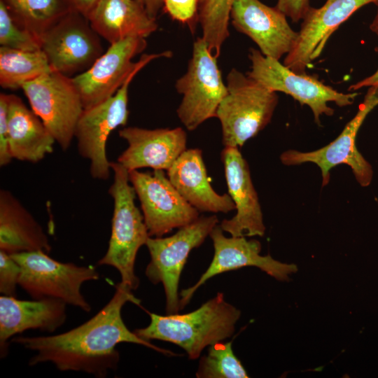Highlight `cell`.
<instances>
[{"label":"cell","instance_id":"obj_1","mask_svg":"<svg viewBox=\"0 0 378 378\" xmlns=\"http://www.w3.org/2000/svg\"><path fill=\"white\" fill-rule=\"evenodd\" d=\"M139 304L132 290L120 282L107 304L94 316L66 332L50 336H16L11 342L36 354L29 365L49 362L60 371L83 372L96 377H106L117 368L122 342L141 344L160 353L175 355L145 340L130 330L122 318L125 303Z\"/></svg>","mask_w":378,"mask_h":378},{"label":"cell","instance_id":"obj_2","mask_svg":"<svg viewBox=\"0 0 378 378\" xmlns=\"http://www.w3.org/2000/svg\"><path fill=\"white\" fill-rule=\"evenodd\" d=\"M150 322L134 332L149 341L158 340L175 344L184 349L190 359L199 358L202 350L230 337L241 312L225 300L223 293L204 303L196 310L158 315L149 313Z\"/></svg>","mask_w":378,"mask_h":378},{"label":"cell","instance_id":"obj_3","mask_svg":"<svg viewBox=\"0 0 378 378\" xmlns=\"http://www.w3.org/2000/svg\"><path fill=\"white\" fill-rule=\"evenodd\" d=\"M113 173L108 193L113 200L111 233L105 255L99 265L115 268L121 283L132 290L139 286L134 273L137 252L150 237L143 214L135 204L136 192L129 180V172L118 162H111Z\"/></svg>","mask_w":378,"mask_h":378},{"label":"cell","instance_id":"obj_4","mask_svg":"<svg viewBox=\"0 0 378 378\" xmlns=\"http://www.w3.org/2000/svg\"><path fill=\"white\" fill-rule=\"evenodd\" d=\"M227 93L216 118L221 125L225 147H241L271 121L278 104L276 92L233 68L226 78Z\"/></svg>","mask_w":378,"mask_h":378},{"label":"cell","instance_id":"obj_5","mask_svg":"<svg viewBox=\"0 0 378 378\" xmlns=\"http://www.w3.org/2000/svg\"><path fill=\"white\" fill-rule=\"evenodd\" d=\"M167 50L159 53L144 54L137 65L114 95L88 108H84L76 126L80 155L90 161V173L94 179L106 180L111 171L106 157L107 139L114 130L126 125L128 120V90L137 73L153 59L171 57Z\"/></svg>","mask_w":378,"mask_h":378},{"label":"cell","instance_id":"obj_6","mask_svg":"<svg viewBox=\"0 0 378 378\" xmlns=\"http://www.w3.org/2000/svg\"><path fill=\"white\" fill-rule=\"evenodd\" d=\"M10 255L21 269L18 285L33 299H57L84 312L91 310L81 287L99 279L95 267L62 262L42 251Z\"/></svg>","mask_w":378,"mask_h":378},{"label":"cell","instance_id":"obj_7","mask_svg":"<svg viewBox=\"0 0 378 378\" xmlns=\"http://www.w3.org/2000/svg\"><path fill=\"white\" fill-rule=\"evenodd\" d=\"M175 88L182 95L177 116L187 130H195L206 120L216 118L227 88L217 58L202 37L195 41L187 71L176 80Z\"/></svg>","mask_w":378,"mask_h":378},{"label":"cell","instance_id":"obj_8","mask_svg":"<svg viewBox=\"0 0 378 378\" xmlns=\"http://www.w3.org/2000/svg\"><path fill=\"white\" fill-rule=\"evenodd\" d=\"M248 58L251 66L246 73L248 76L272 91L286 93L300 104L308 106L318 125L322 115H333L334 109L328 105L329 102L339 106H349L358 95L354 92H338L316 77L296 73L279 60L265 56L259 50L250 48Z\"/></svg>","mask_w":378,"mask_h":378},{"label":"cell","instance_id":"obj_9","mask_svg":"<svg viewBox=\"0 0 378 378\" xmlns=\"http://www.w3.org/2000/svg\"><path fill=\"white\" fill-rule=\"evenodd\" d=\"M218 223L216 215L202 216L172 236L148 239L146 246L150 260L146 275L153 284H162L168 314L178 313L180 309L178 283L190 251L204 242Z\"/></svg>","mask_w":378,"mask_h":378},{"label":"cell","instance_id":"obj_10","mask_svg":"<svg viewBox=\"0 0 378 378\" xmlns=\"http://www.w3.org/2000/svg\"><path fill=\"white\" fill-rule=\"evenodd\" d=\"M21 89L55 141L67 150L84 109L71 77L52 71L23 84Z\"/></svg>","mask_w":378,"mask_h":378},{"label":"cell","instance_id":"obj_11","mask_svg":"<svg viewBox=\"0 0 378 378\" xmlns=\"http://www.w3.org/2000/svg\"><path fill=\"white\" fill-rule=\"evenodd\" d=\"M39 42L52 70L69 77L88 70L104 53L100 36L76 9L48 29Z\"/></svg>","mask_w":378,"mask_h":378},{"label":"cell","instance_id":"obj_12","mask_svg":"<svg viewBox=\"0 0 378 378\" xmlns=\"http://www.w3.org/2000/svg\"><path fill=\"white\" fill-rule=\"evenodd\" d=\"M377 105L378 85L369 87L356 114L334 141L309 152L288 150L280 155L281 162L288 166L305 162L316 164L321 169L323 186L330 181V170L340 164H345L351 167L361 186H368L373 177L372 167L358 150L356 140L368 114Z\"/></svg>","mask_w":378,"mask_h":378},{"label":"cell","instance_id":"obj_13","mask_svg":"<svg viewBox=\"0 0 378 378\" xmlns=\"http://www.w3.org/2000/svg\"><path fill=\"white\" fill-rule=\"evenodd\" d=\"M128 172L150 237H162L200 217V211L181 196L164 170L155 169L153 173Z\"/></svg>","mask_w":378,"mask_h":378},{"label":"cell","instance_id":"obj_14","mask_svg":"<svg viewBox=\"0 0 378 378\" xmlns=\"http://www.w3.org/2000/svg\"><path fill=\"white\" fill-rule=\"evenodd\" d=\"M214 244V255L207 270L192 286L181 292L180 309L190 301L194 293L203 284L219 274L244 267H258L279 281H288L289 274L298 271L295 264L274 260L270 255H261V244L244 236L227 237L220 225H216L210 234Z\"/></svg>","mask_w":378,"mask_h":378},{"label":"cell","instance_id":"obj_15","mask_svg":"<svg viewBox=\"0 0 378 378\" xmlns=\"http://www.w3.org/2000/svg\"><path fill=\"white\" fill-rule=\"evenodd\" d=\"M147 46L146 38L129 37L110 46L85 71L71 77L84 108L110 98L137 65L132 59Z\"/></svg>","mask_w":378,"mask_h":378},{"label":"cell","instance_id":"obj_16","mask_svg":"<svg viewBox=\"0 0 378 378\" xmlns=\"http://www.w3.org/2000/svg\"><path fill=\"white\" fill-rule=\"evenodd\" d=\"M378 0H327L320 8L310 7L302 20L297 40L284 64L298 74H306L312 61L323 52L332 34L363 6Z\"/></svg>","mask_w":378,"mask_h":378},{"label":"cell","instance_id":"obj_17","mask_svg":"<svg viewBox=\"0 0 378 378\" xmlns=\"http://www.w3.org/2000/svg\"><path fill=\"white\" fill-rule=\"evenodd\" d=\"M230 20L233 27L256 43L265 56L277 60L290 51L298 36L281 11L260 0H234Z\"/></svg>","mask_w":378,"mask_h":378},{"label":"cell","instance_id":"obj_18","mask_svg":"<svg viewBox=\"0 0 378 378\" xmlns=\"http://www.w3.org/2000/svg\"><path fill=\"white\" fill-rule=\"evenodd\" d=\"M221 161L228 194L237 213L232 218L223 220L220 227L234 237L263 236V216L246 160L238 147H225L221 152Z\"/></svg>","mask_w":378,"mask_h":378},{"label":"cell","instance_id":"obj_19","mask_svg":"<svg viewBox=\"0 0 378 378\" xmlns=\"http://www.w3.org/2000/svg\"><path fill=\"white\" fill-rule=\"evenodd\" d=\"M118 134L128 146L117 162L128 171L147 167L167 171L186 150L187 135L181 127H126Z\"/></svg>","mask_w":378,"mask_h":378},{"label":"cell","instance_id":"obj_20","mask_svg":"<svg viewBox=\"0 0 378 378\" xmlns=\"http://www.w3.org/2000/svg\"><path fill=\"white\" fill-rule=\"evenodd\" d=\"M66 304L52 298L18 300L0 297V354L8 353L9 340L27 330L53 332L66 319Z\"/></svg>","mask_w":378,"mask_h":378},{"label":"cell","instance_id":"obj_21","mask_svg":"<svg viewBox=\"0 0 378 378\" xmlns=\"http://www.w3.org/2000/svg\"><path fill=\"white\" fill-rule=\"evenodd\" d=\"M167 175L181 196L200 212L227 214L235 210L229 194L220 195L212 188L201 149H186L167 170Z\"/></svg>","mask_w":378,"mask_h":378},{"label":"cell","instance_id":"obj_22","mask_svg":"<svg viewBox=\"0 0 378 378\" xmlns=\"http://www.w3.org/2000/svg\"><path fill=\"white\" fill-rule=\"evenodd\" d=\"M86 17L110 44L132 36L146 38L158 29L156 19L134 0H97Z\"/></svg>","mask_w":378,"mask_h":378},{"label":"cell","instance_id":"obj_23","mask_svg":"<svg viewBox=\"0 0 378 378\" xmlns=\"http://www.w3.org/2000/svg\"><path fill=\"white\" fill-rule=\"evenodd\" d=\"M8 132L11 157L20 161H41L56 142L41 119L15 94H8Z\"/></svg>","mask_w":378,"mask_h":378},{"label":"cell","instance_id":"obj_24","mask_svg":"<svg viewBox=\"0 0 378 378\" xmlns=\"http://www.w3.org/2000/svg\"><path fill=\"white\" fill-rule=\"evenodd\" d=\"M52 249L41 225L9 190H0V250L8 254Z\"/></svg>","mask_w":378,"mask_h":378},{"label":"cell","instance_id":"obj_25","mask_svg":"<svg viewBox=\"0 0 378 378\" xmlns=\"http://www.w3.org/2000/svg\"><path fill=\"white\" fill-rule=\"evenodd\" d=\"M0 1L16 24L38 41L48 29L75 9L70 0Z\"/></svg>","mask_w":378,"mask_h":378},{"label":"cell","instance_id":"obj_26","mask_svg":"<svg viewBox=\"0 0 378 378\" xmlns=\"http://www.w3.org/2000/svg\"><path fill=\"white\" fill-rule=\"evenodd\" d=\"M52 70L41 50L26 51L0 47V85L16 90Z\"/></svg>","mask_w":378,"mask_h":378},{"label":"cell","instance_id":"obj_27","mask_svg":"<svg viewBox=\"0 0 378 378\" xmlns=\"http://www.w3.org/2000/svg\"><path fill=\"white\" fill-rule=\"evenodd\" d=\"M234 1H198L197 21L202 28V37L216 58L230 36L228 26Z\"/></svg>","mask_w":378,"mask_h":378},{"label":"cell","instance_id":"obj_28","mask_svg":"<svg viewBox=\"0 0 378 378\" xmlns=\"http://www.w3.org/2000/svg\"><path fill=\"white\" fill-rule=\"evenodd\" d=\"M207 355L201 358L198 378H248L241 361L235 356L232 342H219L209 346Z\"/></svg>","mask_w":378,"mask_h":378},{"label":"cell","instance_id":"obj_29","mask_svg":"<svg viewBox=\"0 0 378 378\" xmlns=\"http://www.w3.org/2000/svg\"><path fill=\"white\" fill-rule=\"evenodd\" d=\"M0 45L26 51L41 50L39 41L16 24L1 1H0Z\"/></svg>","mask_w":378,"mask_h":378},{"label":"cell","instance_id":"obj_30","mask_svg":"<svg viewBox=\"0 0 378 378\" xmlns=\"http://www.w3.org/2000/svg\"><path fill=\"white\" fill-rule=\"evenodd\" d=\"M199 0H164L163 10L171 18L187 24L195 31Z\"/></svg>","mask_w":378,"mask_h":378},{"label":"cell","instance_id":"obj_31","mask_svg":"<svg viewBox=\"0 0 378 378\" xmlns=\"http://www.w3.org/2000/svg\"><path fill=\"white\" fill-rule=\"evenodd\" d=\"M21 269L10 254L0 250V293L3 295L16 297Z\"/></svg>","mask_w":378,"mask_h":378},{"label":"cell","instance_id":"obj_32","mask_svg":"<svg viewBox=\"0 0 378 378\" xmlns=\"http://www.w3.org/2000/svg\"><path fill=\"white\" fill-rule=\"evenodd\" d=\"M8 94H0V166L8 164L13 158L10 153L8 132Z\"/></svg>","mask_w":378,"mask_h":378},{"label":"cell","instance_id":"obj_33","mask_svg":"<svg viewBox=\"0 0 378 378\" xmlns=\"http://www.w3.org/2000/svg\"><path fill=\"white\" fill-rule=\"evenodd\" d=\"M275 7L297 22L304 19L311 6L309 0H278Z\"/></svg>","mask_w":378,"mask_h":378},{"label":"cell","instance_id":"obj_34","mask_svg":"<svg viewBox=\"0 0 378 378\" xmlns=\"http://www.w3.org/2000/svg\"><path fill=\"white\" fill-rule=\"evenodd\" d=\"M142 5L149 15L156 19L161 9H163L164 0H134Z\"/></svg>","mask_w":378,"mask_h":378},{"label":"cell","instance_id":"obj_35","mask_svg":"<svg viewBox=\"0 0 378 378\" xmlns=\"http://www.w3.org/2000/svg\"><path fill=\"white\" fill-rule=\"evenodd\" d=\"M374 50L378 52V47L374 48ZM378 85V69L372 75L365 78L364 79L358 81L357 83L350 85L349 91H356L364 87H371Z\"/></svg>","mask_w":378,"mask_h":378},{"label":"cell","instance_id":"obj_36","mask_svg":"<svg viewBox=\"0 0 378 378\" xmlns=\"http://www.w3.org/2000/svg\"><path fill=\"white\" fill-rule=\"evenodd\" d=\"M70 1L75 9L87 16L97 0H70Z\"/></svg>","mask_w":378,"mask_h":378},{"label":"cell","instance_id":"obj_37","mask_svg":"<svg viewBox=\"0 0 378 378\" xmlns=\"http://www.w3.org/2000/svg\"><path fill=\"white\" fill-rule=\"evenodd\" d=\"M377 6V10L375 17L370 24V30L378 36V2L375 4Z\"/></svg>","mask_w":378,"mask_h":378}]
</instances>
